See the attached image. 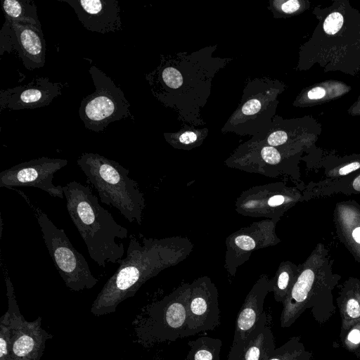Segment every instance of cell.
Masks as SVG:
<instances>
[{
	"instance_id": "d6986e66",
	"label": "cell",
	"mask_w": 360,
	"mask_h": 360,
	"mask_svg": "<svg viewBox=\"0 0 360 360\" xmlns=\"http://www.w3.org/2000/svg\"><path fill=\"white\" fill-rule=\"evenodd\" d=\"M275 349L274 337L264 311L246 339L238 360H267Z\"/></svg>"
},
{
	"instance_id": "52a82bcc",
	"label": "cell",
	"mask_w": 360,
	"mask_h": 360,
	"mask_svg": "<svg viewBox=\"0 0 360 360\" xmlns=\"http://www.w3.org/2000/svg\"><path fill=\"white\" fill-rule=\"evenodd\" d=\"M89 72L96 89L82 100L79 108V116L84 127L99 132L105 131L111 122L126 118L134 120L130 103L113 80L94 65Z\"/></svg>"
},
{
	"instance_id": "603a6c76",
	"label": "cell",
	"mask_w": 360,
	"mask_h": 360,
	"mask_svg": "<svg viewBox=\"0 0 360 360\" xmlns=\"http://www.w3.org/2000/svg\"><path fill=\"white\" fill-rule=\"evenodd\" d=\"M292 266L287 262L282 263L271 278V292L276 302H283L296 280H294Z\"/></svg>"
},
{
	"instance_id": "d4e9b609",
	"label": "cell",
	"mask_w": 360,
	"mask_h": 360,
	"mask_svg": "<svg viewBox=\"0 0 360 360\" xmlns=\"http://www.w3.org/2000/svg\"><path fill=\"white\" fill-rule=\"evenodd\" d=\"M11 328L6 312L0 319V360H11Z\"/></svg>"
},
{
	"instance_id": "484cf974",
	"label": "cell",
	"mask_w": 360,
	"mask_h": 360,
	"mask_svg": "<svg viewBox=\"0 0 360 360\" xmlns=\"http://www.w3.org/2000/svg\"><path fill=\"white\" fill-rule=\"evenodd\" d=\"M301 6L297 0H289L286 1H271L268 8L275 15L278 13L292 14L297 11Z\"/></svg>"
},
{
	"instance_id": "9a60e30c",
	"label": "cell",
	"mask_w": 360,
	"mask_h": 360,
	"mask_svg": "<svg viewBox=\"0 0 360 360\" xmlns=\"http://www.w3.org/2000/svg\"><path fill=\"white\" fill-rule=\"evenodd\" d=\"M270 292L271 278L263 274L249 291L238 313L233 339L226 360H238L246 339L264 312V300Z\"/></svg>"
},
{
	"instance_id": "5b68a950",
	"label": "cell",
	"mask_w": 360,
	"mask_h": 360,
	"mask_svg": "<svg viewBox=\"0 0 360 360\" xmlns=\"http://www.w3.org/2000/svg\"><path fill=\"white\" fill-rule=\"evenodd\" d=\"M191 283H184L148 304L132 323L136 341L144 347L187 335V306Z\"/></svg>"
},
{
	"instance_id": "4316f807",
	"label": "cell",
	"mask_w": 360,
	"mask_h": 360,
	"mask_svg": "<svg viewBox=\"0 0 360 360\" xmlns=\"http://www.w3.org/2000/svg\"><path fill=\"white\" fill-rule=\"evenodd\" d=\"M346 312L352 319L360 317V304L355 299H350L346 304Z\"/></svg>"
},
{
	"instance_id": "7c38bea8",
	"label": "cell",
	"mask_w": 360,
	"mask_h": 360,
	"mask_svg": "<svg viewBox=\"0 0 360 360\" xmlns=\"http://www.w3.org/2000/svg\"><path fill=\"white\" fill-rule=\"evenodd\" d=\"M288 150L266 145L252 139L239 145L224 161L233 169L276 177L287 171Z\"/></svg>"
},
{
	"instance_id": "f1b7e54d",
	"label": "cell",
	"mask_w": 360,
	"mask_h": 360,
	"mask_svg": "<svg viewBox=\"0 0 360 360\" xmlns=\"http://www.w3.org/2000/svg\"><path fill=\"white\" fill-rule=\"evenodd\" d=\"M360 167V163L358 162H351L345 167H342L339 170V174L340 175H346L352 172H354L358 169Z\"/></svg>"
},
{
	"instance_id": "3957f363",
	"label": "cell",
	"mask_w": 360,
	"mask_h": 360,
	"mask_svg": "<svg viewBox=\"0 0 360 360\" xmlns=\"http://www.w3.org/2000/svg\"><path fill=\"white\" fill-rule=\"evenodd\" d=\"M70 217L85 243L90 257L100 266L119 264L123 259L128 230L98 202L91 189L76 181L63 186Z\"/></svg>"
},
{
	"instance_id": "ac0fdd59",
	"label": "cell",
	"mask_w": 360,
	"mask_h": 360,
	"mask_svg": "<svg viewBox=\"0 0 360 360\" xmlns=\"http://www.w3.org/2000/svg\"><path fill=\"white\" fill-rule=\"evenodd\" d=\"M9 22L15 36V50L25 68L32 70L44 67L46 47L41 28L30 24Z\"/></svg>"
},
{
	"instance_id": "8fae6325",
	"label": "cell",
	"mask_w": 360,
	"mask_h": 360,
	"mask_svg": "<svg viewBox=\"0 0 360 360\" xmlns=\"http://www.w3.org/2000/svg\"><path fill=\"white\" fill-rule=\"evenodd\" d=\"M276 222L269 219L255 221L230 234L226 239L224 267L234 277L239 266L249 260L252 253L279 242Z\"/></svg>"
},
{
	"instance_id": "1f68e13d",
	"label": "cell",
	"mask_w": 360,
	"mask_h": 360,
	"mask_svg": "<svg viewBox=\"0 0 360 360\" xmlns=\"http://www.w3.org/2000/svg\"><path fill=\"white\" fill-rule=\"evenodd\" d=\"M353 188L357 191H360V176L356 177L353 181Z\"/></svg>"
},
{
	"instance_id": "5bb4252c",
	"label": "cell",
	"mask_w": 360,
	"mask_h": 360,
	"mask_svg": "<svg viewBox=\"0 0 360 360\" xmlns=\"http://www.w3.org/2000/svg\"><path fill=\"white\" fill-rule=\"evenodd\" d=\"M281 183H269L249 188L236 198L235 210L250 217H264L277 222L284 208L292 200Z\"/></svg>"
},
{
	"instance_id": "cb8c5ba5",
	"label": "cell",
	"mask_w": 360,
	"mask_h": 360,
	"mask_svg": "<svg viewBox=\"0 0 360 360\" xmlns=\"http://www.w3.org/2000/svg\"><path fill=\"white\" fill-rule=\"evenodd\" d=\"M267 360H303L300 344L294 338L278 348H276Z\"/></svg>"
},
{
	"instance_id": "7a4b0ae2",
	"label": "cell",
	"mask_w": 360,
	"mask_h": 360,
	"mask_svg": "<svg viewBox=\"0 0 360 360\" xmlns=\"http://www.w3.org/2000/svg\"><path fill=\"white\" fill-rule=\"evenodd\" d=\"M193 247L186 237H143L141 243L131 235L126 257L96 296L91 313L98 316L115 312L122 302L134 296L147 281L183 262Z\"/></svg>"
},
{
	"instance_id": "44dd1931",
	"label": "cell",
	"mask_w": 360,
	"mask_h": 360,
	"mask_svg": "<svg viewBox=\"0 0 360 360\" xmlns=\"http://www.w3.org/2000/svg\"><path fill=\"white\" fill-rule=\"evenodd\" d=\"M188 345L186 360H219L222 341L219 338L200 336L188 341Z\"/></svg>"
},
{
	"instance_id": "ffe728a7",
	"label": "cell",
	"mask_w": 360,
	"mask_h": 360,
	"mask_svg": "<svg viewBox=\"0 0 360 360\" xmlns=\"http://www.w3.org/2000/svg\"><path fill=\"white\" fill-rule=\"evenodd\" d=\"M1 4L5 20L41 28L34 1L4 0Z\"/></svg>"
},
{
	"instance_id": "30bf717a",
	"label": "cell",
	"mask_w": 360,
	"mask_h": 360,
	"mask_svg": "<svg viewBox=\"0 0 360 360\" xmlns=\"http://www.w3.org/2000/svg\"><path fill=\"white\" fill-rule=\"evenodd\" d=\"M68 163L65 159L48 157L20 163L0 172V187H33L63 199V186H55L53 179L54 174Z\"/></svg>"
},
{
	"instance_id": "83f0119b",
	"label": "cell",
	"mask_w": 360,
	"mask_h": 360,
	"mask_svg": "<svg viewBox=\"0 0 360 360\" xmlns=\"http://www.w3.org/2000/svg\"><path fill=\"white\" fill-rule=\"evenodd\" d=\"M326 95V91L322 87H315L309 90L307 93V97L310 100H318L323 98Z\"/></svg>"
},
{
	"instance_id": "f546056e",
	"label": "cell",
	"mask_w": 360,
	"mask_h": 360,
	"mask_svg": "<svg viewBox=\"0 0 360 360\" xmlns=\"http://www.w3.org/2000/svg\"><path fill=\"white\" fill-rule=\"evenodd\" d=\"M348 340L354 344L360 342V330L358 329L352 330L347 336Z\"/></svg>"
},
{
	"instance_id": "4fadbf2b",
	"label": "cell",
	"mask_w": 360,
	"mask_h": 360,
	"mask_svg": "<svg viewBox=\"0 0 360 360\" xmlns=\"http://www.w3.org/2000/svg\"><path fill=\"white\" fill-rule=\"evenodd\" d=\"M219 324L217 288L210 277H199L191 283L187 306V335L212 330Z\"/></svg>"
},
{
	"instance_id": "7402d4cb",
	"label": "cell",
	"mask_w": 360,
	"mask_h": 360,
	"mask_svg": "<svg viewBox=\"0 0 360 360\" xmlns=\"http://www.w3.org/2000/svg\"><path fill=\"white\" fill-rule=\"evenodd\" d=\"M175 133H164L166 141L173 148L189 150L200 146L207 136V129H192L186 126Z\"/></svg>"
},
{
	"instance_id": "2e32d148",
	"label": "cell",
	"mask_w": 360,
	"mask_h": 360,
	"mask_svg": "<svg viewBox=\"0 0 360 360\" xmlns=\"http://www.w3.org/2000/svg\"><path fill=\"white\" fill-rule=\"evenodd\" d=\"M65 84L52 82L48 77H37L30 83L0 91V112L4 109L18 110L49 105L62 94Z\"/></svg>"
},
{
	"instance_id": "277c9868",
	"label": "cell",
	"mask_w": 360,
	"mask_h": 360,
	"mask_svg": "<svg viewBox=\"0 0 360 360\" xmlns=\"http://www.w3.org/2000/svg\"><path fill=\"white\" fill-rule=\"evenodd\" d=\"M77 163L96 189L101 202L115 207L129 222L141 225L145 198L137 182L129 176V169L94 153H83Z\"/></svg>"
},
{
	"instance_id": "9c48e42d",
	"label": "cell",
	"mask_w": 360,
	"mask_h": 360,
	"mask_svg": "<svg viewBox=\"0 0 360 360\" xmlns=\"http://www.w3.org/2000/svg\"><path fill=\"white\" fill-rule=\"evenodd\" d=\"M11 328V360H41L46 342L52 335L41 327V318L26 321L21 314L9 277L5 278Z\"/></svg>"
},
{
	"instance_id": "4dcf8cb0",
	"label": "cell",
	"mask_w": 360,
	"mask_h": 360,
	"mask_svg": "<svg viewBox=\"0 0 360 360\" xmlns=\"http://www.w3.org/2000/svg\"><path fill=\"white\" fill-rule=\"evenodd\" d=\"M354 240L360 244V227L356 228L352 233Z\"/></svg>"
},
{
	"instance_id": "e0dca14e",
	"label": "cell",
	"mask_w": 360,
	"mask_h": 360,
	"mask_svg": "<svg viewBox=\"0 0 360 360\" xmlns=\"http://www.w3.org/2000/svg\"><path fill=\"white\" fill-rule=\"evenodd\" d=\"M75 11L88 30L101 34L122 29L120 6L117 0H60Z\"/></svg>"
},
{
	"instance_id": "6da1fadb",
	"label": "cell",
	"mask_w": 360,
	"mask_h": 360,
	"mask_svg": "<svg viewBox=\"0 0 360 360\" xmlns=\"http://www.w3.org/2000/svg\"><path fill=\"white\" fill-rule=\"evenodd\" d=\"M216 48L214 45L191 53L162 55L157 68L146 75L153 96L174 109L184 124L205 123L200 112L210 95L213 77L230 60L213 57Z\"/></svg>"
},
{
	"instance_id": "ba28073f",
	"label": "cell",
	"mask_w": 360,
	"mask_h": 360,
	"mask_svg": "<svg viewBox=\"0 0 360 360\" xmlns=\"http://www.w3.org/2000/svg\"><path fill=\"white\" fill-rule=\"evenodd\" d=\"M36 217L49 255L65 285L77 292L94 288L98 279L64 230L57 227L47 214L39 209L36 211Z\"/></svg>"
},
{
	"instance_id": "8992f818",
	"label": "cell",
	"mask_w": 360,
	"mask_h": 360,
	"mask_svg": "<svg viewBox=\"0 0 360 360\" xmlns=\"http://www.w3.org/2000/svg\"><path fill=\"white\" fill-rule=\"evenodd\" d=\"M283 85L269 77L249 79L236 109L228 118L222 132H233L240 136H262L271 127L275 117Z\"/></svg>"
}]
</instances>
